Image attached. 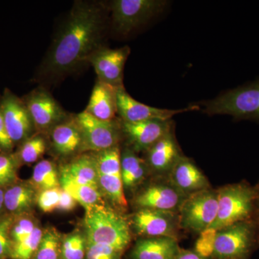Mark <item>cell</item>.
<instances>
[{"label": "cell", "instance_id": "1", "mask_svg": "<svg viewBox=\"0 0 259 259\" xmlns=\"http://www.w3.org/2000/svg\"><path fill=\"white\" fill-rule=\"evenodd\" d=\"M110 25L106 3L75 2L39 66L38 82H56L88 64L90 56L105 47Z\"/></svg>", "mask_w": 259, "mask_h": 259}, {"label": "cell", "instance_id": "2", "mask_svg": "<svg viewBox=\"0 0 259 259\" xmlns=\"http://www.w3.org/2000/svg\"><path fill=\"white\" fill-rule=\"evenodd\" d=\"M83 224L88 243L108 245L123 253L132 239L128 218L104 202L85 211Z\"/></svg>", "mask_w": 259, "mask_h": 259}, {"label": "cell", "instance_id": "3", "mask_svg": "<svg viewBox=\"0 0 259 259\" xmlns=\"http://www.w3.org/2000/svg\"><path fill=\"white\" fill-rule=\"evenodd\" d=\"M203 105V112L209 115H231L236 120L259 122V79L228 90Z\"/></svg>", "mask_w": 259, "mask_h": 259}, {"label": "cell", "instance_id": "4", "mask_svg": "<svg viewBox=\"0 0 259 259\" xmlns=\"http://www.w3.org/2000/svg\"><path fill=\"white\" fill-rule=\"evenodd\" d=\"M217 218L209 228L223 229L242 221L253 220V187L246 182L218 189Z\"/></svg>", "mask_w": 259, "mask_h": 259}, {"label": "cell", "instance_id": "5", "mask_svg": "<svg viewBox=\"0 0 259 259\" xmlns=\"http://www.w3.org/2000/svg\"><path fill=\"white\" fill-rule=\"evenodd\" d=\"M163 0H115L107 3L110 25L116 33L127 35L161 13L167 5Z\"/></svg>", "mask_w": 259, "mask_h": 259}, {"label": "cell", "instance_id": "6", "mask_svg": "<svg viewBox=\"0 0 259 259\" xmlns=\"http://www.w3.org/2000/svg\"><path fill=\"white\" fill-rule=\"evenodd\" d=\"M97 172V185L104 198L113 208L124 213L127 208L121 173L120 146L93 153Z\"/></svg>", "mask_w": 259, "mask_h": 259}, {"label": "cell", "instance_id": "7", "mask_svg": "<svg viewBox=\"0 0 259 259\" xmlns=\"http://www.w3.org/2000/svg\"><path fill=\"white\" fill-rule=\"evenodd\" d=\"M258 246L256 222L242 221L218 231L212 258L250 259Z\"/></svg>", "mask_w": 259, "mask_h": 259}, {"label": "cell", "instance_id": "8", "mask_svg": "<svg viewBox=\"0 0 259 259\" xmlns=\"http://www.w3.org/2000/svg\"><path fill=\"white\" fill-rule=\"evenodd\" d=\"M218 209V190L209 188L190 194L179 209L180 228L199 234L214 223Z\"/></svg>", "mask_w": 259, "mask_h": 259}, {"label": "cell", "instance_id": "9", "mask_svg": "<svg viewBox=\"0 0 259 259\" xmlns=\"http://www.w3.org/2000/svg\"><path fill=\"white\" fill-rule=\"evenodd\" d=\"M82 136V153H97L120 146L122 139L120 118L105 121L83 111L76 115Z\"/></svg>", "mask_w": 259, "mask_h": 259}, {"label": "cell", "instance_id": "10", "mask_svg": "<svg viewBox=\"0 0 259 259\" xmlns=\"http://www.w3.org/2000/svg\"><path fill=\"white\" fill-rule=\"evenodd\" d=\"M35 132L47 136L53 127L67 119L68 113L44 85L34 89L23 99Z\"/></svg>", "mask_w": 259, "mask_h": 259}, {"label": "cell", "instance_id": "11", "mask_svg": "<svg viewBox=\"0 0 259 259\" xmlns=\"http://www.w3.org/2000/svg\"><path fill=\"white\" fill-rule=\"evenodd\" d=\"M128 219L131 231L141 238L169 237L178 240V213L139 209Z\"/></svg>", "mask_w": 259, "mask_h": 259}, {"label": "cell", "instance_id": "12", "mask_svg": "<svg viewBox=\"0 0 259 259\" xmlns=\"http://www.w3.org/2000/svg\"><path fill=\"white\" fill-rule=\"evenodd\" d=\"M0 105L5 127L15 146L21 144L36 133L23 99L5 89L0 98Z\"/></svg>", "mask_w": 259, "mask_h": 259}, {"label": "cell", "instance_id": "13", "mask_svg": "<svg viewBox=\"0 0 259 259\" xmlns=\"http://www.w3.org/2000/svg\"><path fill=\"white\" fill-rule=\"evenodd\" d=\"M117 115L124 122H137L146 120H171L174 116L184 112L199 110L198 105L180 110L161 109L141 103L133 98L124 86L117 88Z\"/></svg>", "mask_w": 259, "mask_h": 259}, {"label": "cell", "instance_id": "14", "mask_svg": "<svg viewBox=\"0 0 259 259\" xmlns=\"http://www.w3.org/2000/svg\"><path fill=\"white\" fill-rule=\"evenodd\" d=\"M187 196L177 190L169 180L155 182L136 194L134 204L136 209H149L178 213Z\"/></svg>", "mask_w": 259, "mask_h": 259}, {"label": "cell", "instance_id": "15", "mask_svg": "<svg viewBox=\"0 0 259 259\" xmlns=\"http://www.w3.org/2000/svg\"><path fill=\"white\" fill-rule=\"evenodd\" d=\"M122 139L136 152L146 153L150 148L173 130L172 120H146L137 122L120 120Z\"/></svg>", "mask_w": 259, "mask_h": 259}, {"label": "cell", "instance_id": "16", "mask_svg": "<svg viewBox=\"0 0 259 259\" xmlns=\"http://www.w3.org/2000/svg\"><path fill=\"white\" fill-rule=\"evenodd\" d=\"M131 54L128 47L110 49L103 47L90 56L88 64L92 65L97 80L115 88L123 86L124 67Z\"/></svg>", "mask_w": 259, "mask_h": 259}, {"label": "cell", "instance_id": "17", "mask_svg": "<svg viewBox=\"0 0 259 259\" xmlns=\"http://www.w3.org/2000/svg\"><path fill=\"white\" fill-rule=\"evenodd\" d=\"M49 148L56 157L71 160L82 153V136L76 115L56 125L47 135Z\"/></svg>", "mask_w": 259, "mask_h": 259}, {"label": "cell", "instance_id": "18", "mask_svg": "<svg viewBox=\"0 0 259 259\" xmlns=\"http://www.w3.org/2000/svg\"><path fill=\"white\" fill-rule=\"evenodd\" d=\"M145 153V161L150 172L161 177H168L178 160L184 156L177 144L173 130Z\"/></svg>", "mask_w": 259, "mask_h": 259}, {"label": "cell", "instance_id": "19", "mask_svg": "<svg viewBox=\"0 0 259 259\" xmlns=\"http://www.w3.org/2000/svg\"><path fill=\"white\" fill-rule=\"evenodd\" d=\"M168 180L185 195L211 188L208 180L190 158L182 156L174 166Z\"/></svg>", "mask_w": 259, "mask_h": 259}, {"label": "cell", "instance_id": "20", "mask_svg": "<svg viewBox=\"0 0 259 259\" xmlns=\"http://www.w3.org/2000/svg\"><path fill=\"white\" fill-rule=\"evenodd\" d=\"M117 88L97 79L84 111L102 120L117 119Z\"/></svg>", "mask_w": 259, "mask_h": 259}, {"label": "cell", "instance_id": "21", "mask_svg": "<svg viewBox=\"0 0 259 259\" xmlns=\"http://www.w3.org/2000/svg\"><path fill=\"white\" fill-rule=\"evenodd\" d=\"M37 192L29 181H17L5 189V212L10 215L32 213L36 205Z\"/></svg>", "mask_w": 259, "mask_h": 259}, {"label": "cell", "instance_id": "22", "mask_svg": "<svg viewBox=\"0 0 259 259\" xmlns=\"http://www.w3.org/2000/svg\"><path fill=\"white\" fill-rule=\"evenodd\" d=\"M60 180L69 181L81 185H97L96 163L93 153H83L61 165Z\"/></svg>", "mask_w": 259, "mask_h": 259}, {"label": "cell", "instance_id": "23", "mask_svg": "<svg viewBox=\"0 0 259 259\" xmlns=\"http://www.w3.org/2000/svg\"><path fill=\"white\" fill-rule=\"evenodd\" d=\"M182 249L178 240L169 237L141 238L131 250L133 259H175Z\"/></svg>", "mask_w": 259, "mask_h": 259}, {"label": "cell", "instance_id": "24", "mask_svg": "<svg viewBox=\"0 0 259 259\" xmlns=\"http://www.w3.org/2000/svg\"><path fill=\"white\" fill-rule=\"evenodd\" d=\"M120 161L124 189L134 191L143 183L150 172L146 162L126 146L121 151Z\"/></svg>", "mask_w": 259, "mask_h": 259}, {"label": "cell", "instance_id": "25", "mask_svg": "<svg viewBox=\"0 0 259 259\" xmlns=\"http://www.w3.org/2000/svg\"><path fill=\"white\" fill-rule=\"evenodd\" d=\"M29 182L37 192L61 187L59 168L51 160H41L34 167Z\"/></svg>", "mask_w": 259, "mask_h": 259}, {"label": "cell", "instance_id": "26", "mask_svg": "<svg viewBox=\"0 0 259 259\" xmlns=\"http://www.w3.org/2000/svg\"><path fill=\"white\" fill-rule=\"evenodd\" d=\"M49 148L47 136L35 133L33 136L20 144L18 151L15 153L20 165L31 164L40 161Z\"/></svg>", "mask_w": 259, "mask_h": 259}, {"label": "cell", "instance_id": "27", "mask_svg": "<svg viewBox=\"0 0 259 259\" xmlns=\"http://www.w3.org/2000/svg\"><path fill=\"white\" fill-rule=\"evenodd\" d=\"M60 184L61 189L69 192L85 211L103 202V196L97 187L78 185L65 180H60Z\"/></svg>", "mask_w": 259, "mask_h": 259}, {"label": "cell", "instance_id": "28", "mask_svg": "<svg viewBox=\"0 0 259 259\" xmlns=\"http://www.w3.org/2000/svg\"><path fill=\"white\" fill-rule=\"evenodd\" d=\"M62 236L54 227L44 230L41 241L32 259H60Z\"/></svg>", "mask_w": 259, "mask_h": 259}, {"label": "cell", "instance_id": "29", "mask_svg": "<svg viewBox=\"0 0 259 259\" xmlns=\"http://www.w3.org/2000/svg\"><path fill=\"white\" fill-rule=\"evenodd\" d=\"M88 241L84 233L74 231L62 236L60 259H84Z\"/></svg>", "mask_w": 259, "mask_h": 259}, {"label": "cell", "instance_id": "30", "mask_svg": "<svg viewBox=\"0 0 259 259\" xmlns=\"http://www.w3.org/2000/svg\"><path fill=\"white\" fill-rule=\"evenodd\" d=\"M20 166L15 153H0V187L5 189L19 180L18 172Z\"/></svg>", "mask_w": 259, "mask_h": 259}, {"label": "cell", "instance_id": "31", "mask_svg": "<svg viewBox=\"0 0 259 259\" xmlns=\"http://www.w3.org/2000/svg\"><path fill=\"white\" fill-rule=\"evenodd\" d=\"M37 226L38 223L32 213L15 217L10 231L13 245L18 244L30 236Z\"/></svg>", "mask_w": 259, "mask_h": 259}, {"label": "cell", "instance_id": "32", "mask_svg": "<svg viewBox=\"0 0 259 259\" xmlns=\"http://www.w3.org/2000/svg\"><path fill=\"white\" fill-rule=\"evenodd\" d=\"M44 230L37 226L32 234L23 241L13 245L11 259H32L40 244Z\"/></svg>", "mask_w": 259, "mask_h": 259}, {"label": "cell", "instance_id": "33", "mask_svg": "<svg viewBox=\"0 0 259 259\" xmlns=\"http://www.w3.org/2000/svg\"><path fill=\"white\" fill-rule=\"evenodd\" d=\"M217 233L218 230L212 228L201 232L194 245V251L202 258H212Z\"/></svg>", "mask_w": 259, "mask_h": 259}, {"label": "cell", "instance_id": "34", "mask_svg": "<svg viewBox=\"0 0 259 259\" xmlns=\"http://www.w3.org/2000/svg\"><path fill=\"white\" fill-rule=\"evenodd\" d=\"M14 218V216L8 214L0 216V259L11 257L13 244L10 231Z\"/></svg>", "mask_w": 259, "mask_h": 259}, {"label": "cell", "instance_id": "35", "mask_svg": "<svg viewBox=\"0 0 259 259\" xmlns=\"http://www.w3.org/2000/svg\"><path fill=\"white\" fill-rule=\"evenodd\" d=\"M61 187L37 192L36 205L44 213H50L57 209Z\"/></svg>", "mask_w": 259, "mask_h": 259}, {"label": "cell", "instance_id": "36", "mask_svg": "<svg viewBox=\"0 0 259 259\" xmlns=\"http://www.w3.org/2000/svg\"><path fill=\"white\" fill-rule=\"evenodd\" d=\"M122 252L108 245L88 243L84 259H121Z\"/></svg>", "mask_w": 259, "mask_h": 259}, {"label": "cell", "instance_id": "37", "mask_svg": "<svg viewBox=\"0 0 259 259\" xmlns=\"http://www.w3.org/2000/svg\"><path fill=\"white\" fill-rule=\"evenodd\" d=\"M15 145L10 139L9 135L5 127L4 118L0 105V150L2 153H12Z\"/></svg>", "mask_w": 259, "mask_h": 259}, {"label": "cell", "instance_id": "38", "mask_svg": "<svg viewBox=\"0 0 259 259\" xmlns=\"http://www.w3.org/2000/svg\"><path fill=\"white\" fill-rule=\"evenodd\" d=\"M78 202L75 200L74 197L69 193L61 189L60 199L58 204L57 210L61 212H71L76 208Z\"/></svg>", "mask_w": 259, "mask_h": 259}, {"label": "cell", "instance_id": "39", "mask_svg": "<svg viewBox=\"0 0 259 259\" xmlns=\"http://www.w3.org/2000/svg\"><path fill=\"white\" fill-rule=\"evenodd\" d=\"M253 221L259 223V182L253 187Z\"/></svg>", "mask_w": 259, "mask_h": 259}, {"label": "cell", "instance_id": "40", "mask_svg": "<svg viewBox=\"0 0 259 259\" xmlns=\"http://www.w3.org/2000/svg\"><path fill=\"white\" fill-rule=\"evenodd\" d=\"M175 259H206L199 256L194 251V250L181 249L180 253L177 255Z\"/></svg>", "mask_w": 259, "mask_h": 259}, {"label": "cell", "instance_id": "41", "mask_svg": "<svg viewBox=\"0 0 259 259\" xmlns=\"http://www.w3.org/2000/svg\"><path fill=\"white\" fill-rule=\"evenodd\" d=\"M4 194L5 189L0 187V216L7 214L5 208Z\"/></svg>", "mask_w": 259, "mask_h": 259}, {"label": "cell", "instance_id": "42", "mask_svg": "<svg viewBox=\"0 0 259 259\" xmlns=\"http://www.w3.org/2000/svg\"><path fill=\"white\" fill-rule=\"evenodd\" d=\"M257 241H258L259 246V223H257Z\"/></svg>", "mask_w": 259, "mask_h": 259}, {"label": "cell", "instance_id": "43", "mask_svg": "<svg viewBox=\"0 0 259 259\" xmlns=\"http://www.w3.org/2000/svg\"><path fill=\"white\" fill-rule=\"evenodd\" d=\"M2 153V151H1V150H0V153Z\"/></svg>", "mask_w": 259, "mask_h": 259}]
</instances>
